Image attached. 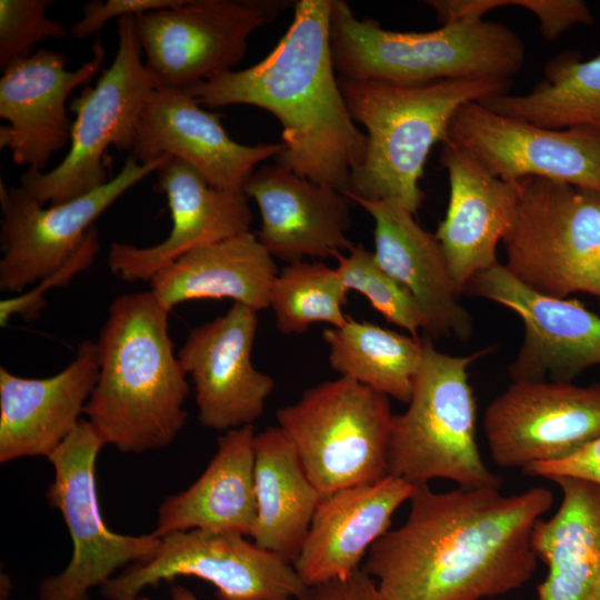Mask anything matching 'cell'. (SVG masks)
<instances>
[{
    "label": "cell",
    "mask_w": 600,
    "mask_h": 600,
    "mask_svg": "<svg viewBox=\"0 0 600 600\" xmlns=\"http://www.w3.org/2000/svg\"><path fill=\"white\" fill-rule=\"evenodd\" d=\"M491 351L450 356L424 338V352L408 408L393 414L388 474L411 486L449 480L461 488H500L476 440L477 404L468 369Z\"/></svg>",
    "instance_id": "6"
},
{
    "label": "cell",
    "mask_w": 600,
    "mask_h": 600,
    "mask_svg": "<svg viewBox=\"0 0 600 600\" xmlns=\"http://www.w3.org/2000/svg\"><path fill=\"white\" fill-rule=\"evenodd\" d=\"M254 436L253 424L220 436L217 451L202 474L160 504L152 533L163 538L201 529L251 537L257 519Z\"/></svg>",
    "instance_id": "26"
},
{
    "label": "cell",
    "mask_w": 600,
    "mask_h": 600,
    "mask_svg": "<svg viewBox=\"0 0 600 600\" xmlns=\"http://www.w3.org/2000/svg\"><path fill=\"white\" fill-rule=\"evenodd\" d=\"M464 291L503 306L521 320L522 342L508 368L512 382H572L600 364V316L579 300L536 292L502 263L477 273Z\"/></svg>",
    "instance_id": "16"
},
{
    "label": "cell",
    "mask_w": 600,
    "mask_h": 600,
    "mask_svg": "<svg viewBox=\"0 0 600 600\" xmlns=\"http://www.w3.org/2000/svg\"><path fill=\"white\" fill-rule=\"evenodd\" d=\"M522 471L549 480L568 477L600 486V437L564 459L539 462Z\"/></svg>",
    "instance_id": "38"
},
{
    "label": "cell",
    "mask_w": 600,
    "mask_h": 600,
    "mask_svg": "<svg viewBox=\"0 0 600 600\" xmlns=\"http://www.w3.org/2000/svg\"><path fill=\"white\" fill-rule=\"evenodd\" d=\"M330 47L338 77L398 83L512 81L526 60L523 40L501 22L463 19L431 31H393L357 19L344 0L331 3Z\"/></svg>",
    "instance_id": "5"
},
{
    "label": "cell",
    "mask_w": 600,
    "mask_h": 600,
    "mask_svg": "<svg viewBox=\"0 0 600 600\" xmlns=\"http://www.w3.org/2000/svg\"><path fill=\"white\" fill-rule=\"evenodd\" d=\"M558 510L540 519L532 547L547 566L538 584V600H600V486L559 477Z\"/></svg>",
    "instance_id": "27"
},
{
    "label": "cell",
    "mask_w": 600,
    "mask_h": 600,
    "mask_svg": "<svg viewBox=\"0 0 600 600\" xmlns=\"http://www.w3.org/2000/svg\"><path fill=\"white\" fill-rule=\"evenodd\" d=\"M257 328L258 311L234 302L224 314L193 328L178 351L194 384L201 426L226 432L263 413L276 383L252 364Z\"/></svg>",
    "instance_id": "17"
},
{
    "label": "cell",
    "mask_w": 600,
    "mask_h": 600,
    "mask_svg": "<svg viewBox=\"0 0 600 600\" xmlns=\"http://www.w3.org/2000/svg\"><path fill=\"white\" fill-rule=\"evenodd\" d=\"M169 158L143 164L131 154L104 186L48 208L24 188L8 189L1 181V291L21 292L58 270L79 248L98 217Z\"/></svg>",
    "instance_id": "14"
},
{
    "label": "cell",
    "mask_w": 600,
    "mask_h": 600,
    "mask_svg": "<svg viewBox=\"0 0 600 600\" xmlns=\"http://www.w3.org/2000/svg\"><path fill=\"white\" fill-rule=\"evenodd\" d=\"M170 596L172 600H199L193 592L180 584L170 588Z\"/></svg>",
    "instance_id": "40"
},
{
    "label": "cell",
    "mask_w": 600,
    "mask_h": 600,
    "mask_svg": "<svg viewBox=\"0 0 600 600\" xmlns=\"http://www.w3.org/2000/svg\"><path fill=\"white\" fill-rule=\"evenodd\" d=\"M348 111L366 129L367 150L352 171L347 197L393 199L413 214L426 198L419 182L431 148L447 139L459 107L508 93L497 79L398 83L338 77Z\"/></svg>",
    "instance_id": "4"
},
{
    "label": "cell",
    "mask_w": 600,
    "mask_h": 600,
    "mask_svg": "<svg viewBox=\"0 0 600 600\" xmlns=\"http://www.w3.org/2000/svg\"><path fill=\"white\" fill-rule=\"evenodd\" d=\"M104 446L87 419L47 458L54 477L46 499L57 509L72 541V556L58 574L43 579L40 600H89V592L101 587L121 567L151 559L161 539L149 534H122L110 530L100 511L96 463Z\"/></svg>",
    "instance_id": "10"
},
{
    "label": "cell",
    "mask_w": 600,
    "mask_h": 600,
    "mask_svg": "<svg viewBox=\"0 0 600 600\" xmlns=\"http://www.w3.org/2000/svg\"><path fill=\"white\" fill-rule=\"evenodd\" d=\"M137 600H151L150 598L146 597V596H140L138 597Z\"/></svg>",
    "instance_id": "41"
},
{
    "label": "cell",
    "mask_w": 600,
    "mask_h": 600,
    "mask_svg": "<svg viewBox=\"0 0 600 600\" xmlns=\"http://www.w3.org/2000/svg\"><path fill=\"white\" fill-rule=\"evenodd\" d=\"M99 374L96 342L48 378H23L0 367V462L48 458L76 429Z\"/></svg>",
    "instance_id": "23"
},
{
    "label": "cell",
    "mask_w": 600,
    "mask_h": 600,
    "mask_svg": "<svg viewBox=\"0 0 600 600\" xmlns=\"http://www.w3.org/2000/svg\"><path fill=\"white\" fill-rule=\"evenodd\" d=\"M444 141L504 181L532 177L600 192V131L592 128H544L471 101L457 109Z\"/></svg>",
    "instance_id": "13"
},
{
    "label": "cell",
    "mask_w": 600,
    "mask_h": 600,
    "mask_svg": "<svg viewBox=\"0 0 600 600\" xmlns=\"http://www.w3.org/2000/svg\"><path fill=\"white\" fill-rule=\"evenodd\" d=\"M184 0H93L82 8V18L72 24L70 33L76 39H84L98 32L112 18L139 16L144 12L176 8Z\"/></svg>",
    "instance_id": "37"
},
{
    "label": "cell",
    "mask_w": 600,
    "mask_h": 600,
    "mask_svg": "<svg viewBox=\"0 0 600 600\" xmlns=\"http://www.w3.org/2000/svg\"><path fill=\"white\" fill-rule=\"evenodd\" d=\"M331 3L296 1L292 23L264 59L182 90L210 108L250 104L269 111L282 126L276 163L346 193L366 156L367 136L352 120L334 76Z\"/></svg>",
    "instance_id": "2"
},
{
    "label": "cell",
    "mask_w": 600,
    "mask_h": 600,
    "mask_svg": "<svg viewBox=\"0 0 600 600\" xmlns=\"http://www.w3.org/2000/svg\"><path fill=\"white\" fill-rule=\"evenodd\" d=\"M347 292L336 268L298 261L287 264L276 276L269 308L283 334L303 333L314 322L338 328L348 320L342 310Z\"/></svg>",
    "instance_id": "32"
},
{
    "label": "cell",
    "mask_w": 600,
    "mask_h": 600,
    "mask_svg": "<svg viewBox=\"0 0 600 600\" xmlns=\"http://www.w3.org/2000/svg\"><path fill=\"white\" fill-rule=\"evenodd\" d=\"M51 0H0V69L33 53L46 39H63L68 31L47 18Z\"/></svg>",
    "instance_id": "34"
},
{
    "label": "cell",
    "mask_w": 600,
    "mask_h": 600,
    "mask_svg": "<svg viewBox=\"0 0 600 600\" xmlns=\"http://www.w3.org/2000/svg\"><path fill=\"white\" fill-rule=\"evenodd\" d=\"M253 449L257 519L251 538L293 564L322 494L279 426L256 433Z\"/></svg>",
    "instance_id": "29"
},
{
    "label": "cell",
    "mask_w": 600,
    "mask_h": 600,
    "mask_svg": "<svg viewBox=\"0 0 600 600\" xmlns=\"http://www.w3.org/2000/svg\"><path fill=\"white\" fill-rule=\"evenodd\" d=\"M484 600H499L498 598H493V599H484Z\"/></svg>",
    "instance_id": "42"
},
{
    "label": "cell",
    "mask_w": 600,
    "mask_h": 600,
    "mask_svg": "<svg viewBox=\"0 0 600 600\" xmlns=\"http://www.w3.org/2000/svg\"><path fill=\"white\" fill-rule=\"evenodd\" d=\"M261 216L258 239L286 262L329 258L350 250L351 200L332 187L314 183L278 163L254 170L243 188Z\"/></svg>",
    "instance_id": "21"
},
{
    "label": "cell",
    "mask_w": 600,
    "mask_h": 600,
    "mask_svg": "<svg viewBox=\"0 0 600 600\" xmlns=\"http://www.w3.org/2000/svg\"><path fill=\"white\" fill-rule=\"evenodd\" d=\"M504 268L536 292L588 293L600 304V192L541 178L520 180Z\"/></svg>",
    "instance_id": "8"
},
{
    "label": "cell",
    "mask_w": 600,
    "mask_h": 600,
    "mask_svg": "<svg viewBox=\"0 0 600 600\" xmlns=\"http://www.w3.org/2000/svg\"><path fill=\"white\" fill-rule=\"evenodd\" d=\"M440 163L448 172L449 202L434 234L462 293L477 273L500 263L498 246L514 221L521 183L492 176L449 141L442 142Z\"/></svg>",
    "instance_id": "22"
},
{
    "label": "cell",
    "mask_w": 600,
    "mask_h": 600,
    "mask_svg": "<svg viewBox=\"0 0 600 600\" xmlns=\"http://www.w3.org/2000/svg\"><path fill=\"white\" fill-rule=\"evenodd\" d=\"M220 119V114L201 109L182 89H154L139 119L132 156L143 164L174 157L211 187L243 191L254 166L274 158L282 144L238 143Z\"/></svg>",
    "instance_id": "19"
},
{
    "label": "cell",
    "mask_w": 600,
    "mask_h": 600,
    "mask_svg": "<svg viewBox=\"0 0 600 600\" xmlns=\"http://www.w3.org/2000/svg\"><path fill=\"white\" fill-rule=\"evenodd\" d=\"M334 258L337 273L347 291L363 294L388 322L412 337H418L420 330L427 332L429 323L423 310L411 293L379 266L373 252L359 243L348 256L338 253Z\"/></svg>",
    "instance_id": "33"
},
{
    "label": "cell",
    "mask_w": 600,
    "mask_h": 600,
    "mask_svg": "<svg viewBox=\"0 0 600 600\" xmlns=\"http://www.w3.org/2000/svg\"><path fill=\"white\" fill-rule=\"evenodd\" d=\"M153 189L167 197L172 228L147 248L112 242L111 272L126 282H150L163 267L191 250L249 231L251 208L243 191L211 187L191 166L170 157L157 171Z\"/></svg>",
    "instance_id": "20"
},
{
    "label": "cell",
    "mask_w": 600,
    "mask_h": 600,
    "mask_svg": "<svg viewBox=\"0 0 600 600\" xmlns=\"http://www.w3.org/2000/svg\"><path fill=\"white\" fill-rule=\"evenodd\" d=\"M348 198L373 218L374 257L419 303L429 323L426 333L469 340L473 319L460 301L461 292L436 234L422 229L397 200Z\"/></svg>",
    "instance_id": "24"
},
{
    "label": "cell",
    "mask_w": 600,
    "mask_h": 600,
    "mask_svg": "<svg viewBox=\"0 0 600 600\" xmlns=\"http://www.w3.org/2000/svg\"><path fill=\"white\" fill-rule=\"evenodd\" d=\"M118 50L110 67L93 87H86L71 102L70 149L49 172L28 168L21 187L40 204H59L109 182V147L133 149L141 113L156 81L142 62L136 16L118 19Z\"/></svg>",
    "instance_id": "9"
},
{
    "label": "cell",
    "mask_w": 600,
    "mask_h": 600,
    "mask_svg": "<svg viewBox=\"0 0 600 600\" xmlns=\"http://www.w3.org/2000/svg\"><path fill=\"white\" fill-rule=\"evenodd\" d=\"M322 337L330 349L329 363L340 376L409 402L423 360L424 338L349 316L346 324L326 329Z\"/></svg>",
    "instance_id": "30"
},
{
    "label": "cell",
    "mask_w": 600,
    "mask_h": 600,
    "mask_svg": "<svg viewBox=\"0 0 600 600\" xmlns=\"http://www.w3.org/2000/svg\"><path fill=\"white\" fill-rule=\"evenodd\" d=\"M100 249L98 231L90 228L74 253L54 272L44 277L28 292L1 300L0 326L7 327L10 318L18 314L24 321L37 320L46 307L44 293L53 287H64L78 273L87 270Z\"/></svg>",
    "instance_id": "35"
},
{
    "label": "cell",
    "mask_w": 600,
    "mask_h": 600,
    "mask_svg": "<svg viewBox=\"0 0 600 600\" xmlns=\"http://www.w3.org/2000/svg\"><path fill=\"white\" fill-rule=\"evenodd\" d=\"M106 50L98 39L92 57L74 71L66 69L67 58L39 49L16 60L0 78V117L9 122L0 128V148H7L17 164L42 170L54 152L71 139L72 121L66 102L79 86L100 71Z\"/></svg>",
    "instance_id": "18"
},
{
    "label": "cell",
    "mask_w": 600,
    "mask_h": 600,
    "mask_svg": "<svg viewBox=\"0 0 600 600\" xmlns=\"http://www.w3.org/2000/svg\"><path fill=\"white\" fill-rule=\"evenodd\" d=\"M483 432L501 468L564 459L600 437V384L512 382L487 407Z\"/></svg>",
    "instance_id": "15"
},
{
    "label": "cell",
    "mask_w": 600,
    "mask_h": 600,
    "mask_svg": "<svg viewBox=\"0 0 600 600\" xmlns=\"http://www.w3.org/2000/svg\"><path fill=\"white\" fill-rule=\"evenodd\" d=\"M277 274L273 257L247 231L189 251L159 270L150 286L168 311L201 299H232L260 311L269 308Z\"/></svg>",
    "instance_id": "28"
},
{
    "label": "cell",
    "mask_w": 600,
    "mask_h": 600,
    "mask_svg": "<svg viewBox=\"0 0 600 600\" xmlns=\"http://www.w3.org/2000/svg\"><path fill=\"white\" fill-rule=\"evenodd\" d=\"M151 290L117 297L96 342L99 374L83 414L122 453L171 444L186 424L189 383Z\"/></svg>",
    "instance_id": "3"
},
{
    "label": "cell",
    "mask_w": 600,
    "mask_h": 600,
    "mask_svg": "<svg viewBox=\"0 0 600 600\" xmlns=\"http://www.w3.org/2000/svg\"><path fill=\"white\" fill-rule=\"evenodd\" d=\"M543 73L544 79L527 93H504L480 103L544 128L600 131V53L582 60L577 52H562L547 62Z\"/></svg>",
    "instance_id": "31"
},
{
    "label": "cell",
    "mask_w": 600,
    "mask_h": 600,
    "mask_svg": "<svg viewBox=\"0 0 600 600\" xmlns=\"http://www.w3.org/2000/svg\"><path fill=\"white\" fill-rule=\"evenodd\" d=\"M289 0H188L136 16L156 89H186L240 63L249 36L273 22Z\"/></svg>",
    "instance_id": "11"
},
{
    "label": "cell",
    "mask_w": 600,
    "mask_h": 600,
    "mask_svg": "<svg viewBox=\"0 0 600 600\" xmlns=\"http://www.w3.org/2000/svg\"><path fill=\"white\" fill-rule=\"evenodd\" d=\"M157 553L100 587L108 600H137L177 577L211 583L220 600H299L308 587L292 563L230 531L193 529L160 538Z\"/></svg>",
    "instance_id": "12"
},
{
    "label": "cell",
    "mask_w": 600,
    "mask_h": 600,
    "mask_svg": "<svg viewBox=\"0 0 600 600\" xmlns=\"http://www.w3.org/2000/svg\"><path fill=\"white\" fill-rule=\"evenodd\" d=\"M299 600H386L362 569L346 579L309 587Z\"/></svg>",
    "instance_id": "39"
},
{
    "label": "cell",
    "mask_w": 600,
    "mask_h": 600,
    "mask_svg": "<svg viewBox=\"0 0 600 600\" xmlns=\"http://www.w3.org/2000/svg\"><path fill=\"white\" fill-rule=\"evenodd\" d=\"M504 4L521 7L533 13L542 37L548 41H554L577 24L593 22L591 11L581 0H504Z\"/></svg>",
    "instance_id": "36"
},
{
    "label": "cell",
    "mask_w": 600,
    "mask_h": 600,
    "mask_svg": "<svg viewBox=\"0 0 600 600\" xmlns=\"http://www.w3.org/2000/svg\"><path fill=\"white\" fill-rule=\"evenodd\" d=\"M276 418L322 497L388 476V396L340 376L307 389Z\"/></svg>",
    "instance_id": "7"
},
{
    "label": "cell",
    "mask_w": 600,
    "mask_h": 600,
    "mask_svg": "<svg viewBox=\"0 0 600 600\" xmlns=\"http://www.w3.org/2000/svg\"><path fill=\"white\" fill-rule=\"evenodd\" d=\"M553 500L543 487L507 496L497 487L414 486L407 519L376 541L361 569L386 600L498 598L532 578L534 526Z\"/></svg>",
    "instance_id": "1"
},
{
    "label": "cell",
    "mask_w": 600,
    "mask_h": 600,
    "mask_svg": "<svg viewBox=\"0 0 600 600\" xmlns=\"http://www.w3.org/2000/svg\"><path fill=\"white\" fill-rule=\"evenodd\" d=\"M413 486L387 476L322 497L293 567L309 588L346 579L390 528Z\"/></svg>",
    "instance_id": "25"
}]
</instances>
